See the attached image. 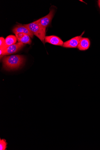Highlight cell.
<instances>
[{"mask_svg": "<svg viewBox=\"0 0 100 150\" xmlns=\"http://www.w3.org/2000/svg\"><path fill=\"white\" fill-rule=\"evenodd\" d=\"M5 39L3 38H0V49L3 50L5 45Z\"/></svg>", "mask_w": 100, "mask_h": 150, "instance_id": "cell-12", "label": "cell"}, {"mask_svg": "<svg viewBox=\"0 0 100 150\" xmlns=\"http://www.w3.org/2000/svg\"><path fill=\"white\" fill-rule=\"evenodd\" d=\"M8 143L5 139H0V150H6Z\"/></svg>", "mask_w": 100, "mask_h": 150, "instance_id": "cell-11", "label": "cell"}, {"mask_svg": "<svg viewBox=\"0 0 100 150\" xmlns=\"http://www.w3.org/2000/svg\"><path fill=\"white\" fill-rule=\"evenodd\" d=\"M84 33V32L80 36L75 37L67 41L64 43L63 47L67 48H77Z\"/></svg>", "mask_w": 100, "mask_h": 150, "instance_id": "cell-5", "label": "cell"}, {"mask_svg": "<svg viewBox=\"0 0 100 150\" xmlns=\"http://www.w3.org/2000/svg\"><path fill=\"white\" fill-rule=\"evenodd\" d=\"M45 43H48L51 44L63 46V42L59 37L54 35L46 36L45 39Z\"/></svg>", "mask_w": 100, "mask_h": 150, "instance_id": "cell-6", "label": "cell"}, {"mask_svg": "<svg viewBox=\"0 0 100 150\" xmlns=\"http://www.w3.org/2000/svg\"><path fill=\"white\" fill-rule=\"evenodd\" d=\"M25 45L24 44L18 42L11 45L3 50L2 57L15 53L20 50Z\"/></svg>", "mask_w": 100, "mask_h": 150, "instance_id": "cell-4", "label": "cell"}, {"mask_svg": "<svg viewBox=\"0 0 100 150\" xmlns=\"http://www.w3.org/2000/svg\"><path fill=\"white\" fill-rule=\"evenodd\" d=\"M98 4L100 8V0H99V1H98Z\"/></svg>", "mask_w": 100, "mask_h": 150, "instance_id": "cell-14", "label": "cell"}, {"mask_svg": "<svg viewBox=\"0 0 100 150\" xmlns=\"http://www.w3.org/2000/svg\"><path fill=\"white\" fill-rule=\"evenodd\" d=\"M24 61V57L19 55L5 56L2 60L4 68L8 70L18 69L22 65Z\"/></svg>", "mask_w": 100, "mask_h": 150, "instance_id": "cell-1", "label": "cell"}, {"mask_svg": "<svg viewBox=\"0 0 100 150\" xmlns=\"http://www.w3.org/2000/svg\"><path fill=\"white\" fill-rule=\"evenodd\" d=\"M18 42L24 44L30 45L31 40L30 36L25 34L24 36Z\"/></svg>", "mask_w": 100, "mask_h": 150, "instance_id": "cell-10", "label": "cell"}, {"mask_svg": "<svg viewBox=\"0 0 100 150\" xmlns=\"http://www.w3.org/2000/svg\"><path fill=\"white\" fill-rule=\"evenodd\" d=\"M25 33H18L15 34L18 42L24 36Z\"/></svg>", "mask_w": 100, "mask_h": 150, "instance_id": "cell-13", "label": "cell"}, {"mask_svg": "<svg viewBox=\"0 0 100 150\" xmlns=\"http://www.w3.org/2000/svg\"><path fill=\"white\" fill-rule=\"evenodd\" d=\"M55 12V9L52 8L50 9V13L48 15L36 21L45 32H46L47 27L51 23L54 15Z\"/></svg>", "mask_w": 100, "mask_h": 150, "instance_id": "cell-3", "label": "cell"}, {"mask_svg": "<svg viewBox=\"0 0 100 150\" xmlns=\"http://www.w3.org/2000/svg\"><path fill=\"white\" fill-rule=\"evenodd\" d=\"M90 45V41L88 38H82L77 48L80 50L85 51L89 48Z\"/></svg>", "mask_w": 100, "mask_h": 150, "instance_id": "cell-8", "label": "cell"}, {"mask_svg": "<svg viewBox=\"0 0 100 150\" xmlns=\"http://www.w3.org/2000/svg\"><path fill=\"white\" fill-rule=\"evenodd\" d=\"M14 34L23 33L29 35L31 38L33 37L34 35L30 30L24 25H18L14 27L12 30Z\"/></svg>", "mask_w": 100, "mask_h": 150, "instance_id": "cell-7", "label": "cell"}, {"mask_svg": "<svg viewBox=\"0 0 100 150\" xmlns=\"http://www.w3.org/2000/svg\"><path fill=\"white\" fill-rule=\"evenodd\" d=\"M24 25L34 35L38 38L45 44L46 32L43 29L40 24L36 21Z\"/></svg>", "mask_w": 100, "mask_h": 150, "instance_id": "cell-2", "label": "cell"}, {"mask_svg": "<svg viewBox=\"0 0 100 150\" xmlns=\"http://www.w3.org/2000/svg\"><path fill=\"white\" fill-rule=\"evenodd\" d=\"M17 38L16 36L10 35L7 37L5 39V45L3 50L9 46L15 44L17 41Z\"/></svg>", "mask_w": 100, "mask_h": 150, "instance_id": "cell-9", "label": "cell"}]
</instances>
